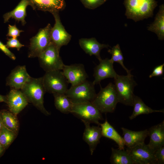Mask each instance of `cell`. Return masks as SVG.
Instances as JSON below:
<instances>
[{
  "label": "cell",
  "mask_w": 164,
  "mask_h": 164,
  "mask_svg": "<svg viewBox=\"0 0 164 164\" xmlns=\"http://www.w3.org/2000/svg\"><path fill=\"white\" fill-rule=\"evenodd\" d=\"M21 90L28 102L45 115L50 114L44 106V95L46 91L42 77L38 78L31 77Z\"/></svg>",
  "instance_id": "6da1fadb"
},
{
  "label": "cell",
  "mask_w": 164,
  "mask_h": 164,
  "mask_svg": "<svg viewBox=\"0 0 164 164\" xmlns=\"http://www.w3.org/2000/svg\"><path fill=\"white\" fill-rule=\"evenodd\" d=\"M125 15L135 21L151 17L157 5L155 0H125Z\"/></svg>",
  "instance_id": "7a4b0ae2"
},
{
  "label": "cell",
  "mask_w": 164,
  "mask_h": 164,
  "mask_svg": "<svg viewBox=\"0 0 164 164\" xmlns=\"http://www.w3.org/2000/svg\"><path fill=\"white\" fill-rule=\"evenodd\" d=\"M114 78L118 102L132 106L134 89L137 85L133 75L131 74L126 76L117 74Z\"/></svg>",
  "instance_id": "3957f363"
},
{
  "label": "cell",
  "mask_w": 164,
  "mask_h": 164,
  "mask_svg": "<svg viewBox=\"0 0 164 164\" xmlns=\"http://www.w3.org/2000/svg\"><path fill=\"white\" fill-rule=\"evenodd\" d=\"M100 87L91 102L101 113H112L118 102L114 85L110 83L104 88L101 85Z\"/></svg>",
  "instance_id": "277c9868"
},
{
  "label": "cell",
  "mask_w": 164,
  "mask_h": 164,
  "mask_svg": "<svg viewBox=\"0 0 164 164\" xmlns=\"http://www.w3.org/2000/svg\"><path fill=\"white\" fill-rule=\"evenodd\" d=\"M60 50L51 42L38 57L40 67L46 72L63 69L65 64L60 56Z\"/></svg>",
  "instance_id": "5b68a950"
},
{
  "label": "cell",
  "mask_w": 164,
  "mask_h": 164,
  "mask_svg": "<svg viewBox=\"0 0 164 164\" xmlns=\"http://www.w3.org/2000/svg\"><path fill=\"white\" fill-rule=\"evenodd\" d=\"M65 94L73 103L91 102L96 95L94 85L87 80L79 84L71 86Z\"/></svg>",
  "instance_id": "8992f818"
},
{
  "label": "cell",
  "mask_w": 164,
  "mask_h": 164,
  "mask_svg": "<svg viewBox=\"0 0 164 164\" xmlns=\"http://www.w3.org/2000/svg\"><path fill=\"white\" fill-rule=\"evenodd\" d=\"M42 78L46 92L65 94L68 89L69 83L60 70L46 72Z\"/></svg>",
  "instance_id": "52a82bcc"
},
{
  "label": "cell",
  "mask_w": 164,
  "mask_h": 164,
  "mask_svg": "<svg viewBox=\"0 0 164 164\" xmlns=\"http://www.w3.org/2000/svg\"><path fill=\"white\" fill-rule=\"evenodd\" d=\"M70 113L82 121L94 123L99 126V121L103 119L101 113L91 102L73 103Z\"/></svg>",
  "instance_id": "ba28073f"
},
{
  "label": "cell",
  "mask_w": 164,
  "mask_h": 164,
  "mask_svg": "<svg viewBox=\"0 0 164 164\" xmlns=\"http://www.w3.org/2000/svg\"><path fill=\"white\" fill-rule=\"evenodd\" d=\"M52 26L49 23L45 27L40 29L37 34L30 39L28 57H38L51 42L50 32Z\"/></svg>",
  "instance_id": "9c48e42d"
},
{
  "label": "cell",
  "mask_w": 164,
  "mask_h": 164,
  "mask_svg": "<svg viewBox=\"0 0 164 164\" xmlns=\"http://www.w3.org/2000/svg\"><path fill=\"white\" fill-rule=\"evenodd\" d=\"M126 150L134 164H156L154 156L155 151L144 142L132 147H127Z\"/></svg>",
  "instance_id": "30bf717a"
},
{
  "label": "cell",
  "mask_w": 164,
  "mask_h": 164,
  "mask_svg": "<svg viewBox=\"0 0 164 164\" xmlns=\"http://www.w3.org/2000/svg\"><path fill=\"white\" fill-rule=\"evenodd\" d=\"M51 13L54 17L55 23L51 30V42L60 50L62 46L69 43L71 36L67 32L62 24L59 12H54Z\"/></svg>",
  "instance_id": "8fae6325"
},
{
  "label": "cell",
  "mask_w": 164,
  "mask_h": 164,
  "mask_svg": "<svg viewBox=\"0 0 164 164\" xmlns=\"http://www.w3.org/2000/svg\"><path fill=\"white\" fill-rule=\"evenodd\" d=\"M62 72L68 83L74 86L84 82L88 77L84 65L75 63L70 65H65Z\"/></svg>",
  "instance_id": "7c38bea8"
},
{
  "label": "cell",
  "mask_w": 164,
  "mask_h": 164,
  "mask_svg": "<svg viewBox=\"0 0 164 164\" xmlns=\"http://www.w3.org/2000/svg\"><path fill=\"white\" fill-rule=\"evenodd\" d=\"M31 77L25 65L18 66L12 71L7 77L6 84L12 89H21Z\"/></svg>",
  "instance_id": "4fadbf2b"
},
{
  "label": "cell",
  "mask_w": 164,
  "mask_h": 164,
  "mask_svg": "<svg viewBox=\"0 0 164 164\" xmlns=\"http://www.w3.org/2000/svg\"><path fill=\"white\" fill-rule=\"evenodd\" d=\"M9 110L17 115L27 105L28 101L21 91L12 89L6 95Z\"/></svg>",
  "instance_id": "5bb4252c"
},
{
  "label": "cell",
  "mask_w": 164,
  "mask_h": 164,
  "mask_svg": "<svg viewBox=\"0 0 164 164\" xmlns=\"http://www.w3.org/2000/svg\"><path fill=\"white\" fill-rule=\"evenodd\" d=\"M99 62V64L94 69L93 83L94 85L100 84L101 81L105 79L114 78L118 74L114 69V63L110 59H101Z\"/></svg>",
  "instance_id": "9a60e30c"
},
{
  "label": "cell",
  "mask_w": 164,
  "mask_h": 164,
  "mask_svg": "<svg viewBox=\"0 0 164 164\" xmlns=\"http://www.w3.org/2000/svg\"><path fill=\"white\" fill-rule=\"evenodd\" d=\"M85 126L83 139L88 145L90 153L92 155L102 137L101 128L98 126H90V123L83 121Z\"/></svg>",
  "instance_id": "2e32d148"
},
{
  "label": "cell",
  "mask_w": 164,
  "mask_h": 164,
  "mask_svg": "<svg viewBox=\"0 0 164 164\" xmlns=\"http://www.w3.org/2000/svg\"><path fill=\"white\" fill-rule=\"evenodd\" d=\"M33 9L50 13L59 12L65 6L64 0H28Z\"/></svg>",
  "instance_id": "e0dca14e"
},
{
  "label": "cell",
  "mask_w": 164,
  "mask_h": 164,
  "mask_svg": "<svg viewBox=\"0 0 164 164\" xmlns=\"http://www.w3.org/2000/svg\"><path fill=\"white\" fill-rule=\"evenodd\" d=\"M148 130L150 141L148 146L155 151L164 146V121L151 127Z\"/></svg>",
  "instance_id": "ac0fdd59"
},
{
  "label": "cell",
  "mask_w": 164,
  "mask_h": 164,
  "mask_svg": "<svg viewBox=\"0 0 164 164\" xmlns=\"http://www.w3.org/2000/svg\"><path fill=\"white\" fill-rule=\"evenodd\" d=\"M79 44L86 53L95 56L99 61L102 59L100 55L101 50L109 46L108 45L99 43L94 38H82L79 40Z\"/></svg>",
  "instance_id": "d6986e66"
},
{
  "label": "cell",
  "mask_w": 164,
  "mask_h": 164,
  "mask_svg": "<svg viewBox=\"0 0 164 164\" xmlns=\"http://www.w3.org/2000/svg\"><path fill=\"white\" fill-rule=\"evenodd\" d=\"M121 129L125 145L128 147H132L144 143L148 136L147 129L138 131H133L123 127Z\"/></svg>",
  "instance_id": "ffe728a7"
},
{
  "label": "cell",
  "mask_w": 164,
  "mask_h": 164,
  "mask_svg": "<svg viewBox=\"0 0 164 164\" xmlns=\"http://www.w3.org/2000/svg\"><path fill=\"white\" fill-rule=\"evenodd\" d=\"M28 5H30L28 0H21L13 10L3 15L4 22H8L12 18L18 22L20 21L22 25H24L26 23L25 20L26 15V9Z\"/></svg>",
  "instance_id": "44dd1931"
},
{
  "label": "cell",
  "mask_w": 164,
  "mask_h": 164,
  "mask_svg": "<svg viewBox=\"0 0 164 164\" xmlns=\"http://www.w3.org/2000/svg\"><path fill=\"white\" fill-rule=\"evenodd\" d=\"M100 126L102 136L112 140L117 144L119 149H124L125 145L123 137L118 133L107 119L104 123H100Z\"/></svg>",
  "instance_id": "7402d4cb"
},
{
  "label": "cell",
  "mask_w": 164,
  "mask_h": 164,
  "mask_svg": "<svg viewBox=\"0 0 164 164\" xmlns=\"http://www.w3.org/2000/svg\"><path fill=\"white\" fill-rule=\"evenodd\" d=\"M133 110L132 114L129 117L130 120H132L138 116L142 114H149L156 112L164 113V109L155 110L147 106L142 100L139 97L134 94L133 99Z\"/></svg>",
  "instance_id": "603a6c76"
},
{
  "label": "cell",
  "mask_w": 164,
  "mask_h": 164,
  "mask_svg": "<svg viewBox=\"0 0 164 164\" xmlns=\"http://www.w3.org/2000/svg\"><path fill=\"white\" fill-rule=\"evenodd\" d=\"M0 116L3 125L8 129L18 134L19 123L17 115L9 110L3 109L0 111Z\"/></svg>",
  "instance_id": "cb8c5ba5"
},
{
  "label": "cell",
  "mask_w": 164,
  "mask_h": 164,
  "mask_svg": "<svg viewBox=\"0 0 164 164\" xmlns=\"http://www.w3.org/2000/svg\"><path fill=\"white\" fill-rule=\"evenodd\" d=\"M148 30L156 33L160 40L164 39V6L162 5L156 14L154 22L148 27Z\"/></svg>",
  "instance_id": "d4e9b609"
},
{
  "label": "cell",
  "mask_w": 164,
  "mask_h": 164,
  "mask_svg": "<svg viewBox=\"0 0 164 164\" xmlns=\"http://www.w3.org/2000/svg\"><path fill=\"white\" fill-rule=\"evenodd\" d=\"M54 105L56 109L61 112L68 114L71 113L73 103L65 94H53Z\"/></svg>",
  "instance_id": "484cf974"
},
{
  "label": "cell",
  "mask_w": 164,
  "mask_h": 164,
  "mask_svg": "<svg viewBox=\"0 0 164 164\" xmlns=\"http://www.w3.org/2000/svg\"><path fill=\"white\" fill-rule=\"evenodd\" d=\"M110 160L113 164H134L131 157L124 149L112 148Z\"/></svg>",
  "instance_id": "4316f807"
},
{
  "label": "cell",
  "mask_w": 164,
  "mask_h": 164,
  "mask_svg": "<svg viewBox=\"0 0 164 164\" xmlns=\"http://www.w3.org/2000/svg\"><path fill=\"white\" fill-rule=\"evenodd\" d=\"M17 135L3 126L1 131L0 143L6 149L13 142Z\"/></svg>",
  "instance_id": "83f0119b"
},
{
  "label": "cell",
  "mask_w": 164,
  "mask_h": 164,
  "mask_svg": "<svg viewBox=\"0 0 164 164\" xmlns=\"http://www.w3.org/2000/svg\"><path fill=\"white\" fill-rule=\"evenodd\" d=\"M108 52L111 54V60L113 63L116 62L120 64L123 68L126 71L127 74H131V70L128 69L123 63L124 57L119 44L113 46Z\"/></svg>",
  "instance_id": "f1b7e54d"
},
{
  "label": "cell",
  "mask_w": 164,
  "mask_h": 164,
  "mask_svg": "<svg viewBox=\"0 0 164 164\" xmlns=\"http://www.w3.org/2000/svg\"><path fill=\"white\" fill-rule=\"evenodd\" d=\"M86 8L94 9L104 4L106 0H80Z\"/></svg>",
  "instance_id": "f546056e"
},
{
  "label": "cell",
  "mask_w": 164,
  "mask_h": 164,
  "mask_svg": "<svg viewBox=\"0 0 164 164\" xmlns=\"http://www.w3.org/2000/svg\"><path fill=\"white\" fill-rule=\"evenodd\" d=\"M8 28V31L6 36L11 37L13 38H17L20 36V33L24 32L22 30L18 29L15 25L12 26L9 25Z\"/></svg>",
  "instance_id": "4dcf8cb0"
},
{
  "label": "cell",
  "mask_w": 164,
  "mask_h": 164,
  "mask_svg": "<svg viewBox=\"0 0 164 164\" xmlns=\"http://www.w3.org/2000/svg\"><path fill=\"white\" fill-rule=\"evenodd\" d=\"M5 46L8 48H15L18 51L20 48L24 46V45L21 44L18 40L17 38L8 39Z\"/></svg>",
  "instance_id": "1f68e13d"
},
{
  "label": "cell",
  "mask_w": 164,
  "mask_h": 164,
  "mask_svg": "<svg viewBox=\"0 0 164 164\" xmlns=\"http://www.w3.org/2000/svg\"><path fill=\"white\" fill-rule=\"evenodd\" d=\"M154 156L156 164L164 163V146L155 151Z\"/></svg>",
  "instance_id": "d6a6232c"
},
{
  "label": "cell",
  "mask_w": 164,
  "mask_h": 164,
  "mask_svg": "<svg viewBox=\"0 0 164 164\" xmlns=\"http://www.w3.org/2000/svg\"><path fill=\"white\" fill-rule=\"evenodd\" d=\"M164 64H163L155 67L149 76V77L151 78L155 76L162 75L164 72Z\"/></svg>",
  "instance_id": "836d02e7"
},
{
  "label": "cell",
  "mask_w": 164,
  "mask_h": 164,
  "mask_svg": "<svg viewBox=\"0 0 164 164\" xmlns=\"http://www.w3.org/2000/svg\"><path fill=\"white\" fill-rule=\"evenodd\" d=\"M0 50L11 59L15 60L16 59L14 54L0 41Z\"/></svg>",
  "instance_id": "e575fe53"
},
{
  "label": "cell",
  "mask_w": 164,
  "mask_h": 164,
  "mask_svg": "<svg viewBox=\"0 0 164 164\" xmlns=\"http://www.w3.org/2000/svg\"><path fill=\"white\" fill-rule=\"evenodd\" d=\"M6 150L3 145L0 143V157L3 155Z\"/></svg>",
  "instance_id": "d590c367"
},
{
  "label": "cell",
  "mask_w": 164,
  "mask_h": 164,
  "mask_svg": "<svg viewBox=\"0 0 164 164\" xmlns=\"http://www.w3.org/2000/svg\"><path fill=\"white\" fill-rule=\"evenodd\" d=\"M7 101V97L6 96H4L0 94V102H4L5 103Z\"/></svg>",
  "instance_id": "8d00e7d4"
},
{
  "label": "cell",
  "mask_w": 164,
  "mask_h": 164,
  "mask_svg": "<svg viewBox=\"0 0 164 164\" xmlns=\"http://www.w3.org/2000/svg\"><path fill=\"white\" fill-rule=\"evenodd\" d=\"M3 126L2 120L0 116V130H1Z\"/></svg>",
  "instance_id": "74e56055"
},
{
  "label": "cell",
  "mask_w": 164,
  "mask_h": 164,
  "mask_svg": "<svg viewBox=\"0 0 164 164\" xmlns=\"http://www.w3.org/2000/svg\"><path fill=\"white\" fill-rule=\"evenodd\" d=\"M1 130H0V133H1Z\"/></svg>",
  "instance_id": "f35d334b"
},
{
  "label": "cell",
  "mask_w": 164,
  "mask_h": 164,
  "mask_svg": "<svg viewBox=\"0 0 164 164\" xmlns=\"http://www.w3.org/2000/svg\"><path fill=\"white\" fill-rule=\"evenodd\" d=\"M106 1H107V0H106Z\"/></svg>",
  "instance_id": "ab89813d"
}]
</instances>
